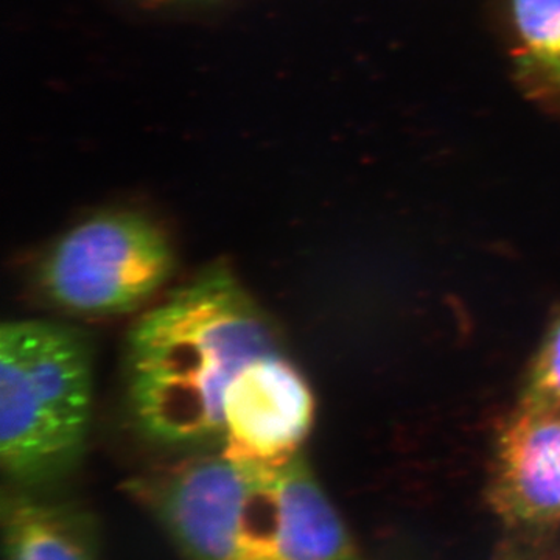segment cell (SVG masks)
I'll use <instances>...</instances> for the list:
<instances>
[{
    "mask_svg": "<svg viewBox=\"0 0 560 560\" xmlns=\"http://www.w3.org/2000/svg\"><path fill=\"white\" fill-rule=\"evenodd\" d=\"M250 560H370L304 456L265 467Z\"/></svg>",
    "mask_w": 560,
    "mask_h": 560,
    "instance_id": "6",
    "label": "cell"
},
{
    "mask_svg": "<svg viewBox=\"0 0 560 560\" xmlns=\"http://www.w3.org/2000/svg\"><path fill=\"white\" fill-rule=\"evenodd\" d=\"M261 470L220 451L140 489L187 560H249Z\"/></svg>",
    "mask_w": 560,
    "mask_h": 560,
    "instance_id": "4",
    "label": "cell"
},
{
    "mask_svg": "<svg viewBox=\"0 0 560 560\" xmlns=\"http://www.w3.org/2000/svg\"><path fill=\"white\" fill-rule=\"evenodd\" d=\"M175 265L160 224L135 210H103L55 241L38 280L62 311L113 316L142 307L171 280Z\"/></svg>",
    "mask_w": 560,
    "mask_h": 560,
    "instance_id": "3",
    "label": "cell"
},
{
    "mask_svg": "<svg viewBox=\"0 0 560 560\" xmlns=\"http://www.w3.org/2000/svg\"><path fill=\"white\" fill-rule=\"evenodd\" d=\"M278 334L228 268L212 267L140 316L128 334V407L143 436L172 448L223 444L224 396Z\"/></svg>",
    "mask_w": 560,
    "mask_h": 560,
    "instance_id": "1",
    "label": "cell"
},
{
    "mask_svg": "<svg viewBox=\"0 0 560 560\" xmlns=\"http://www.w3.org/2000/svg\"><path fill=\"white\" fill-rule=\"evenodd\" d=\"M489 503L510 525L560 522V411L515 410L501 427Z\"/></svg>",
    "mask_w": 560,
    "mask_h": 560,
    "instance_id": "7",
    "label": "cell"
},
{
    "mask_svg": "<svg viewBox=\"0 0 560 560\" xmlns=\"http://www.w3.org/2000/svg\"><path fill=\"white\" fill-rule=\"evenodd\" d=\"M506 560H523V559L510 558V559H506Z\"/></svg>",
    "mask_w": 560,
    "mask_h": 560,
    "instance_id": "12",
    "label": "cell"
},
{
    "mask_svg": "<svg viewBox=\"0 0 560 560\" xmlns=\"http://www.w3.org/2000/svg\"><path fill=\"white\" fill-rule=\"evenodd\" d=\"M149 7H167L175 5V3L189 2V0H140Z\"/></svg>",
    "mask_w": 560,
    "mask_h": 560,
    "instance_id": "11",
    "label": "cell"
},
{
    "mask_svg": "<svg viewBox=\"0 0 560 560\" xmlns=\"http://www.w3.org/2000/svg\"><path fill=\"white\" fill-rule=\"evenodd\" d=\"M221 452L241 463L276 467L300 455L315 419V397L282 350L254 360L224 396Z\"/></svg>",
    "mask_w": 560,
    "mask_h": 560,
    "instance_id": "5",
    "label": "cell"
},
{
    "mask_svg": "<svg viewBox=\"0 0 560 560\" xmlns=\"http://www.w3.org/2000/svg\"><path fill=\"white\" fill-rule=\"evenodd\" d=\"M517 410L560 411V312L551 319L526 371Z\"/></svg>",
    "mask_w": 560,
    "mask_h": 560,
    "instance_id": "9",
    "label": "cell"
},
{
    "mask_svg": "<svg viewBox=\"0 0 560 560\" xmlns=\"http://www.w3.org/2000/svg\"><path fill=\"white\" fill-rule=\"evenodd\" d=\"M2 523L7 560H98L90 521L68 504L11 497Z\"/></svg>",
    "mask_w": 560,
    "mask_h": 560,
    "instance_id": "8",
    "label": "cell"
},
{
    "mask_svg": "<svg viewBox=\"0 0 560 560\" xmlns=\"http://www.w3.org/2000/svg\"><path fill=\"white\" fill-rule=\"evenodd\" d=\"M94 401L86 335L43 319L0 329V464L14 486L62 480L86 451Z\"/></svg>",
    "mask_w": 560,
    "mask_h": 560,
    "instance_id": "2",
    "label": "cell"
},
{
    "mask_svg": "<svg viewBox=\"0 0 560 560\" xmlns=\"http://www.w3.org/2000/svg\"><path fill=\"white\" fill-rule=\"evenodd\" d=\"M512 11L526 49L560 79V0H512Z\"/></svg>",
    "mask_w": 560,
    "mask_h": 560,
    "instance_id": "10",
    "label": "cell"
}]
</instances>
